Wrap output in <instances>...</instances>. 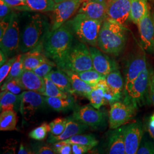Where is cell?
<instances>
[{
    "mask_svg": "<svg viewBox=\"0 0 154 154\" xmlns=\"http://www.w3.org/2000/svg\"><path fill=\"white\" fill-rule=\"evenodd\" d=\"M103 22L82 13H77L65 24L78 41L91 46L98 47V39Z\"/></svg>",
    "mask_w": 154,
    "mask_h": 154,
    "instance_id": "4",
    "label": "cell"
},
{
    "mask_svg": "<svg viewBox=\"0 0 154 154\" xmlns=\"http://www.w3.org/2000/svg\"><path fill=\"white\" fill-rule=\"evenodd\" d=\"M50 131L49 124L46 123H42L41 126L35 128L32 131L29 132V137L34 140H42L46 137L48 132Z\"/></svg>",
    "mask_w": 154,
    "mask_h": 154,
    "instance_id": "36",
    "label": "cell"
},
{
    "mask_svg": "<svg viewBox=\"0 0 154 154\" xmlns=\"http://www.w3.org/2000/svg\"><path fill=\"white\" fill-rule=\"evenodd\" d=\"M77 74L85 82L94 86L99 81L106 79V77L94 69L77 72Z\"/></svg>",
    "mask_w": 154,
    "mask_h": 154,
    "instance_id": "33",
    "label": "cell"
},
{
    "mask_svg": "<svg viewBox=\"0 0 154 154\" xmlns=\"http://www.w3.org/2000/svg\"><path fill=\"white\" fill-rule=\"evenodd\" d=\"M44 78L45 83V91L42 95L44 97H58L62 98H67L70 97V94L62 91L48 77H45Z\"/></svg>",
    "mask_w": 154,
    "mask_h": 154,
    "instance_id": "32",
    "label": "cell"
},
{
    "mask_svg": "<svg viewBox=\"0 0 154 154\" xmlns=\"http://www.w3.org/2000/svg\"><path fill=\"white\" fill-rule=\"evenodd\" d=\"M107 86L106 79L101 80L94 86L93 90L88 96L90 105L97 109H99L102 106L107 104L105 99V90Z\"/></svg>",
    "mask_w": 154,
    "mask_h": 154,
    "instance_id": "24",
    "label": "cell"
},
{
    "mask_svg": "<svg viewBox=\"0 0 154 154\" xmlns=\"http://www.w3.org/2000/svg\"><path fill=\"white\" fill-rule=\"evenodd\" d=\"M19 1H21V2H23V3H26V1L27 0H18Z\"/></svg>",
    "mask_w": 154,
    "mask_h": 154,
    "instance_id": "52",
    "label": "cell"
},
{
    "mask_svg": "<svg viewBox=\"0 0 154 154\" xmlns=\"http://www.w3.org/2000/svg\"><path fill=\"white\" fill-rule=\"evenodd\" d=\"M89 50L93 61L94 69L106 77L111 72L118 69L117 64L101 50L95 46H90Z\"/></svg>",
    "mask_w": 154,
    "mask_h": 154,
    "instance_id": "16",
    "label": "cell"
},
{
    "mask_svg": "<svg viewBox=\"0 0 154 154\" xmlns=\"http://www.w3.org/2000/svg\"><path fill=\"white\" fill-rule=\"evenodd\" d=\"M17 118L14 110L4 111L0 114V130L13 131L16 129Z\"/></svg>",
    "mask_w": 154,
    "mask_h": 154,
    "instance_id": "28",
    "label": "cell"
},
{
    "mask_svg": "<svg viewBox=\"0 0 154 154\" xmlns=\"http://www.w3.org/2000/svg\"><path fill=\"white\" fill-rule=\"evenodd\" d=\"M137 154H154V143L150 140L141 142Z\"/></svg>",
    "mask_w": 154,
    "mask_h": 154,
    "instance_id": "40",
    "label": "cell"
},
{
    "mask_svg": "<svg viewBox=\"0 0 154 154\" xmlns=\"http://www.w3.org/2000/svg\"><path fill=\"white\" fill-rule=\"evenodd\" d=\"M13 10L21 11H30L26 3H23L18 0H4Z\"/></svg>",
    "mask_w": 154,
    "mask_h": 154,
    "instance_id": "42",
    "label": "cell"
},
{
    "mask_svg": "<svg viewBox=\"0 0 154 154\" xmlns=\"http://www.w3.org/2000/svg\"><path fill=\"white\" fill-rule=\"evenodd\" d=\"M143 135V127L140 122H134L124 126L126 154H137L142 142Z\"/></svg>",
    "mask_w": 154,
    "mask_h": 154,
    "instance_id": "14",
    "label": "cell"
},
{
    "mask_svg": "<svg viewBox=\"0 0 154 154\" xmlns=\"http://www.w3.org/2000/svg\"><path fill=\"white\" fill-rule=\"evenodd\" d=\"M62 70L65 72L69 78L74 93L88 98L90 94L93 89V86L85 82L75 72L69 69H63Z\"/></svg>",
    "mask_w": 154,
    "mask_h": 154,
    "instance_id": "22",
    "label": "cell"
},
{
    "mask_svg": "<svg viewBox=\"0 0 154 154\" xmlns=\"http://www.w3.org/2000/svg\"><path fill=\"white\" fill-rule=\"evenodd\" d=\"M68 121V118H58L49 123L50 133L58 136L64 131Z\"/></svg>",
    "mask_w": 154,
    "mask_h": 154,
    "instance_id": "35",
    "label": "cell"
},
{
    "mask_svg": "<svg viewBox=\"0 0 154 154\" xmlns=\"http://www.w3.org/2000/svg\"><path fill=\"white\" fill-rule=\"evenodd\" d=\"M17 80L25 90L37 92L43 95L45 91L44 78L37 75L33 70H24Z\"/></svg>",
    "mask_w": 154,
    "mask_h": 154,
    "instance_id": "18",
    "label": "cell"
},
{
    "mask_svg": "<svg viewBox=\"0 0 154 154\" xmlns=\"http://www.w3.org/2000/svg\"><path fill=\"white\" fill-rule=\"evenodd\" d=\"M143 49L149 54L154 53V21L149 8L137 24Z\"/></svg>",
    "mask_w": 154,
    "mask_h": 154,
    "instance_id": "12",
    "label": "cell"
},
{
    "mask_svg": "<svg viewBox=\"0 0 154 154\" xmlns=\"http://www.w3.org/2000/svg\"><path fill=\"white\" fill-rule=\"evenodd\" d=\"M83 0H67L55 4L52 11L51 30L53 31L65 24L78 11Z\"/></svg>",
    "mask_w": 154,
    "mask_h": 154,
    "instance_id": "8",
    "label": "cell"
},
{
    "mask_svg": "<svg viewBox=\"0 0 154 154\" xmlns=\"http://www.w3.org/2000/svg\"><path fill=\"white\" fill-rule=\"evenodd\" d=\"M45 99L46 103L57 111H66L72 109L74 106V100L70 97L67 98L45 97Z\"/></svg>",
    "mask_w": 154,
    "mask_h": 154,
    "instance_id": "29",
    "label": "cell"
},
{
    "mask_svg": "<svg viewBox=\"0 0 154 154\" xmlns=\"http://www.w3.org/2000/svg\"><path fill=\"white\" fill-rule=\"evenodd\" d=\"M72 118L95 129L103 126L106 122L105 114L91 105L77 107L74 110Z\"/></svg>",
    "mask_w": 154,
    "mask_h": 154,
    "instance_id": "11",
    "label": "cell"
},
{
    "mask_svg": "<svg viewBox=\"0 0 154 154\" xmlns=\"http://www.w3.org/2000/svg\"><path fill=\"white\" fill-rule=\"evenodd\" d=\"M149 86L150 88H154V74H151L150 78H149Z\"/></svg>",
    "mask_w": 154,
    "mask_h": 154,
    "instance_id": "50",
    "label": "cell"
},
{
    "mask_svg": "<svg viewBox=\"0 0 154 154\" xmlns=\"http://www.w3.org/2000/svg\"><path fill=\"white\" fill-rule=\"evenodd\" d=\"M107 153L110 154H125L124 140V126L113 129L108 137Z\"/></svg>",
    "mask_w": 154,
    "mask_h": 154,
    "instance_id": "20",
    "label": "cell"
},
{
    "mask_svg": "<svg viewBox=\"0 0 154 154\" xmlns=\"http://www.w3.org/2000/svg\"><path fill=\"white\" fill-rule=\"evenodd\" d=\"M137 108L126 102L117 101L111 105L109 123L111 129L125 125L135 116Z\"/></svg>",
    "mask_w": 154,
    "mask_h": 154,
    "instance_id": "10",
    "label": "cell"
},
{
    "mask_svg": "<svg viewBox=\"0 0 154 154\" xmlns=\"http://www.w3.org/2000/svg\"><path fill=\"white\" fill-rule=\"evenodd\" d=\"M37 154H55V150L48 146H43L39 149Z\"/></svg>",
    "mask_w": 154,
    "mask_h": 154,
    "instance_id": "46",
    "label": "cell"
},
{
    "mask_svg": "<svg viewBox=\"0 0 154 154\" xmlns=\"http://www.w3.org/2000/svg\"><path fill=\"white\" fill-rule=\"evenodd\" d=\"M75 37L65 24L50 30L42 44V50L59 69H67L69 55L75 42Z\"/></svg>",
    "mask_w": 154,
    "mask_h": 154,
    "instance_id": "1",
    "label": "cell"
},
{
    "mask_svg": "<svg viewBox=\"0 0 154 154\" xmlns=\"http://www.w3.org/2000/svg\"><path fill=\"white\" fill-rule=\"evenodd\" d=\"M12 13L11 14L8 15L3 20H2L1 21V22H0V40H1L3 38L9 26L10 22L11 20Z\"/></svg>",
    "mask_w": 154,
    "mask_h": 154,
    "instance_id": "44",
    "label": "cell"
},
{
    "mask_svg": "<svg viewBox=\"0 0 154 154\" xmlns=\"http://www.w3.org/2000/svg\"><path fill=\"white\" fill-rule=\"evenodd\" d=\"M88 126L72 117H68V121L66 128L62 134L58 136H55L51 134H50L48 142L50 143H56L62 140H64L71 138L72 136L81 134L84 132Z\"/></svg>",
    "mask_w": 154,
    "mask_h": 154,
    "instance_id": "19",
    "label": "cell"
},
{
    "mask_svg": "<svg viewBox=\"0 0 154 154\" xmlns=\"http://www.w3.org/2000/svg\"><path fill=\"white\" fill-rule=\"evenodd\" d=\"M1 112L7 110L20 109L21 95H16L8 91H1L0 96Z\"/></svg>",
    "mask_w": 154,
    "mask_h": 154,
    "instance_id": "26",
    "label": "cell"
},
{
    "mask_svg": "<svg viewBox=\"0 0 154 154\" xmlns=\"http://www.w3.org/2000/svg\"><path fill=\"white\" fill-rule=\"evenodd\" d=\"M54 149L55 153L58 154H71L72 152V144L69 143H62L60 142H56Z\"/></svg>",
    "mask_w": 154,
    "mask_h": 154,
    "instance_id": "41",
    "label": "cell"
},
{
    "mask_svg": "<svg viewBox=\"0 0 154 154\" xmlns=\"http://www.w3.org/2000/svg\"><path fill=\"white\" fill-rule=\"evenodd\" d=\"M147 130L151 138L153 139L154 141V117L151 116L148 124Z\"/></svg>",
    "mask_w": 154,
    "mask_h": 154,
    "instance_id": "47",
    "label": "cell"
},
{
    "mask_svg": "<svg viewBox=\"0 0 154 154\" xmlns=\"http://www.w3.org/2000/svg\"><path fill=\"white\" fill-rule=\"evenodd\" d=\"M106 81L109 88L119 100L125 83L121 72L118 69L111 72L106 77Z\"/></svg>",
    "mask_w": 154,
    "mask_h": 154,
    "instance_id": "25",
    "label": "cell"
},
{
    "mask_svg": "<svg viewBox=\"0 0 154 154\" xmlns=\"http://www.w3.org/2000/svg\"><path fill=\"white\" fill-rule=\"evenodd\" d=\"M131 0H109L107 18L123 25L130 19Z\"/></svg>",
    "mask_w": 154,
    "mask_h": 154,
    "instance_id": "15",
    "label": "cell"
},
{
    "mask_svg": "<svg viewBox=\"0 0 154 154\" xmlns=\"http://www.w3.org/2000/svg\"><path fill=\"white\" fill-rule=\"evenodd\" d=\"M0 58H1L0 65H1V66H2L5 63L6 61H8V58H7V57L6 56L5 54L1 50L0 51Z\"/></svg>",
    "mask_w": 154,
    "mask_h": 154,
    "instance_id": "49",
    "label": "cell"
},
{
    "mask_svg": "<svg viewBox=\"0 0 154 154\" xmlns=\"http://www.w3.org/2000/svg\"><path fill=\"white\" fill-rule=\"evenodd\" d=\"M152 15H153V18H154V11H153V13H152Z\"/></svg>",
    "mask_w": 154,
    "mask_h": 154,
    "instance_id": "53",
    "label": "cell"
},
{
    "mask_svg": "<svg viewBox=\"0 0 154 154\" xmlns=\"http://www.w3.org/2000/svg\"><path fill=\"white\" fill-rule=\"evenodd\" d=\"M20 28L19 16L13 11L11 20L3 38L0 40L1 50L8 59L16 55L20 51Z\"/></svg>",
    "mask_w": 154,
    "mask_h": 154,
    "instance_id": "7",
    "label": "cell"
},
{
    "mask_svg": "<svg viewBox=\"0 0 154 154\" xmlns=\"http://www.w3.org/2000/svg\"><path fill=\"white\" fill-rule=\"evenodd\" d=\"M26 4L29 11L40 13L53 11L55 5L54 0H27Z\"/></svg>",
    "mask_w": 154,
    "mask_h": 154,
    "instance_id": "30",
    "label": "cell"
},
{
    "mask_svg": "<svg viewBox=\"0 0 154 154\" xmlns=\"http://www.w3.org/2000/svg\"><path fill=\"white\" fill-rule=\"evenodd\" d=\"M23 90H24V89L22 88L16 79L8 82L4 83L1 88V91H8L16 95L21 93Z\"/></svg>",
    "mask_w": 154,
    "mask_h": 154,
    "instance_id": "37",
    "label": "cell"
},
{
    "mask_svg": "<svg viewBox=\"0 0 154 154\" xmlns=\"http://www.w3.org/2000/svg\"><path fill=\"white\" fill-rule=\"evenodd\" d=\"M18 154H33L32 152H31L30 151L28 150V149L25 147L23 144H20V149L18 150Z\"/></svg>",
    "mask_w": 154,
    "mask_h": 154,
    "instance_id": "48",
    "label": "cell"
},
{
    "mask_svg": "<svg viewBox=\"0 0 154 154\" xmlns=\"http://www.w3.org/2000/svg\"><path fill=\"white\" fill-rule=\"evenodd\" d=\"M13 9L4 0H0V20L1 21L13 12Z\"/></svg>",
    "mask_w": 154,
    "mask_h": 154,
    "instance_id": "43",
    "label": "cell"
},
{
    "mask_svg": "<svg viewBox=\"0 0 154 154\" xmlns=\"http://www.w3.org/2000/svg\"><path fill=\"white\" fill-rule=\"evenodd\" d=\"M16 59V55L15 57H13L11 58H9L8 60V61L5 63L1 66L0 69V83L1 85H2V82L5 79L6 77L9 74V72L11 70V67L13 66L14 61Z\"/></svg>",
    "mask_w": 154,
    "mask_h": 154,
    "instance_id": "39",
    "label": "cell"
},
{
    "mask_svg": "<svg viewBox=\"0 0 154 154\" xmlns=\"http://www.w3.org/2000/svg\"><path fill=\"white\" fill-rule=\"evenodd\" d=\"M147 66L146 55L143 51L135 53L128 58L124 68L125 94L128 91L133 82Z\"/></svg>",
    "mask_w": 154,
    "mask_h": 154,
    "instance_id": "9",
    "label": "cell"
},
{
    "mask_svg": "<svg viewBox=\"0 0 154 154\" xmlns=\"http://www.w3.org/2000/svg\"><path fill=\"white\" fill-rule=\"evenodd\" d=\"M65 1H67V0H54L55 4H58V3H60V2Z\"/></svg>",
    "mask_w": 154,
    "mask_h": 154,
    "instance_id": "51",
    "label": "cell"
},
{
    "mask_svg": "<svg viewBox=\"0 0 154 154\" xmlns=\"http://www.w3.org/2000/svg\"><path fill=\"white\" fill-rule=\"evenodd\" d=\"M109 0H83L78 11L94 19L103 21L107 18V8Z\"/></svg>",
    "mask_w": 154,
    "mask_h": 154,
    "instance_id": "17",
    "label": "cell"
},
{
    "mask_svg": "<svg viewBox=\"0 0 154 154\" xmlns=\"http://www.w3.org/2000/svg\"><path fill=\"white\" fill-rule=\"evenodd\" d=\"M75 72L94 69L89 48L81 41L74 42L69 55L67 69Z\"/></svg>",
    "mask_w": 154,
    "mask_h": 154,
    "instance_id": "6",
    "label": "cell"
},
{
    "mask_svg": "<svg viewBox=\"0 0 154 154\" xmlns=\"http://www.w3.org/2000/svg\"><path fill=\"white\" fill-rule=\"evenodd\" d=\"M60 142L62 143H69L70 144H78L85 145L90 146L93 148L98 144V141L93 135H82L80 134L75 135L69 139Z\"/></svg>",
    "mask_w": 154,
    "mask_h": 154,
    "instance_id": "31",
    "label": "cell"
},
{
    "mask_svg": "<svg viewBox=\"0 0 154 154\" xmlns=\"http://www.w3.org/2000/svg\"><path fill=\"white\" fill-rule=\"evenodd\" d=\"M24 70L23 66L22 54H18L16 55V59L14 61L13 66L11 67V70L9 72V75L6 77L5 82H8L13 79H16L19 77L23 71Z\"/></svg>",
    "mask_w": 154,
    "mask_h": 154,
    "instance_id": "34",
    "label": "cell"
},
{
    "mask_svg": "<svg viewBox=\"0 0 154 154\" xmlns=\"http://www.w3.org/2000/svg\"><path fill=\"white\" fill-rule=\"evenodd\" d=\"M72 152L74 154H83L87 153L88 151L93 149V147L88 146L72 144Z\"/></svg>",
    "mask_w": 154,
    "mask_h": 154,
    "instance_id": "45",
    "label": "cell"
},
{
    "mask_svg": "<svg viewBox=\"0 0 154 154\" xmlns=\"http://www.w3.org/2000/svg\"><path fill=\"white\" fill-rule=\"evenodd\" d=\"M22 61L24 70H33L44 62H49L48 58L45 55L42 45L22 54Z\"/></svg>",
    "mask_w": 154,
    "mask_h": 154,
    "instance_id": "21",
    "label": "cell"
},
{
    "mask_svg": "<svg viewBox=\"0 0 154 154\" xmlns=\"http://www.w3.org/2000/svg\"><path fill=\"white\" fill-rule=\"evenodd\" d=\"M44 95L37 92L25 90L21 94L20 111L22 118L29 121L37 110L41 109L45 103Z\"/></svg>",
    "mask_w": 154,
    "mask_h": 154,
    "instance_id": "13",
    "label": "cell"
},
{
    "mask_svg": "<svg viewBox=\"0 0 154 154\" xmlns=\"http://www.w3.org/2000/svg\"><path fill=\"white\" fill-rule=\"evenodd\" d=\"M56 65L53 61H50L49 62H44L40 65L38 67L34 69L33 72H34L37 75H38L41 78L46 77L50 72L53 70V68Z\"/></svg>",
    "mask_w": 154,
    "mask_h": 154,
    "instance_id": "38",
    "label": "cell"
},
{
    "mask_svg": "<svg viewBox=\"0 0 154 154\" xmlns=\"http://www.w3.org/2000/svg\"><path fill=\"white\" fill-rule=\"evenodd\" d=\"M126 42V29L123 25L108 18L103 21L98 39L99 49L118 56L125 49Z\"/></svg>",
    "mask_w": 154,
    "mask_h": 154,
    "instance_id": "3",
    "label": "cell"
},
{
    "mask_svg": "<svg viewBox=\"0 0 154 154\" xmlns=\"http://www.w3.org/2000/svg\"><path fill=\"white\" fill-rule=\"evenodd\" d=\"M26 21L20 30L19 50L25 53L42 45L47 34L51 30V25L44 15L34 13L27 14Z\"/></svg>",
    "mask_w": 154,
    "mask_h": 154,
    "instance_id": "2",
    "label": "cell"
},
{
    "mask_svg": "<svg viewBox=\"0 0 154 154\" xmlns=\"http://www.w3.org/2000/svg\"><path fill=\"white\" fill-rule=\"evenodd\" d=\"M151 72L148 66L143 70L132 83L125 95L124 101L135 108L146 105L149 98V78Z\"/></svg>",
    "mask_w": 154,
    "mask_h": 154,
    "instance_id": "5",
    "label": "cell"
},
{
    "mask_svg": "<svg viewBox=\"0 0 154 154\" xmlns=\"http://www.w3.org/2000/svg\"><path fill=\"white\" fill-rule=\"evenodd\" d=\"M46 77L50 78L62 91L69 94L74 93L69 78L62 70H51Z\"/></svg>",
    "mask_w": 154,
    "mask_h": 154,
    "instance_id": "23",
    "label": "cell"
},
{
    "mask_svg": "<svg viewBox=\"0 0 154 154\" xmlns=\"http://www.w3.org/2000/svg\"><path fill=\"white\" fill-rule=\"evenodd\" d=\"M149 9L147 0H131L130 19L137 25Z\"/></svg>",
    "mask_w": 154,
    "mask_h": 154,
    "instance_id": "27",
    "label": "cell"
}]
</instances>
